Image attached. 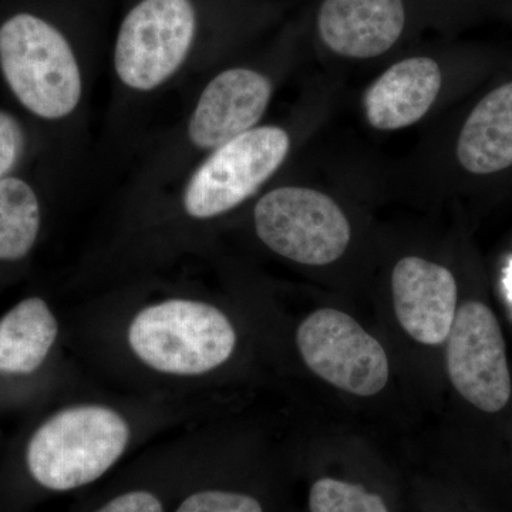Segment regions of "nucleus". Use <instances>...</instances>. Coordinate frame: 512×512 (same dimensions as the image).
<instances>
[{"mask_svg": "<svg viewBox=\"0 0 512 512\" xmlns=\"http://www.w3.org/2000/svg\"><path fill=\"white\" fill-rule=\"evenodd\" d=\"M457 282L447 268L406 256L392 274L393 308L404 332L426 346L446 342L457 313Z\"/></svg>", "mask_w": 512, "mask_h": 512, "instance_id": "obj_10", "label": "nucleus"}, {"mask_svg": "<svg viewBox=\"0 0 512 512\" xmlns=\"http://www.w3.org/2000/svg\"><path fill=\"white\" fill-rule=\"evenodd\" d=\"M192 0H140L124 16L113 52L117 82L127 92L164 89L188 63L197 39Z\"/></svg>", "mask_w": 512, "mask_h": 512, "instance_id": "obj_5", "label": "nucleus"}, {"mask_svg": "<svg viewBox=\"0 0 512 512\" xmlns=\"http://www.w3.org/2000/svg\"><path fill=\"white\" fill-rule=\"evenodd\" d=\"M458 163L468 173H500L512 165V82L474 107L457 141Z\"/></svg>", "mask_w": 512, "mask_h": 512, "instance_id": "obj_13", "label": "nucleus"}, {"mask_svg": "<svg viewBox=\"0 0 512 512\" xmlns=\"http://www.w3.org/2000/svg\"><path fill=\"white\" fill-rule=\"evenodd\" d=\"M291 134L281 126H258L202 156L188 171L178 195L185 218L215 220L254 197L284 165Z\"/></svg>", "mask_w": 512, "mask_h": 512, "instance_id": "obj_4", "label": "nucleus"}, {"mask_svg": "<svg viewBox=\"0 0 512 512\" xmlns=\"http://www.w3.org/2000/svg\"><path fill=\"white\" fill-rule=\"evenodd\" d=\"M175 512H264L251 495L231 491H200L190 495Z\"/></svg>", "mask_w": 512, "mask_h": 512, "instance_id": "obj_18", "label": "nucleus"}, {"mask_svg": "<svg viewBox=\"0 0 512 512\" xmlns=\"http://www.w3.org/2000/svg\"><path fill=\"white\" fill-rule=\"evenodd\" d=\"M296 346L312 373L343 392L376 396L389 382L386 350L338 309L312 312L296 330Z\"/></svg>", "mask_w": 512, "mask_h": 512, "instance_id": "obj_7", "label": "nucleus"}, {"mask_svg": "<svg viewBox=\"0 0 512 512\" xmlns=\"http://www.w3.org/2000/svg\"><path fill=\"white\" fill-rule=\"evenodd\" d=\"M446 343L454 389L478 410H503L510 402L512 383L503 332L493 311L481 302L463 303Z\"/></svg>", "mask_w": 512, "mask_h": 512, "instance_id": "obj_8", "label": "nucleus"}, {"mask_svg": "<svg viewBox=\"0 0 512 512\" xmlns=\"http://www.w3.org/2000/svg\"><path fill=\"white\" fill-rule=\"evenodd\" d=\"M272 97L274 82L259 70L235 66L215 74L202 87L185 120L184 153L192 158L205 156L258 127Z\"/></svg>", "mask_w": 512, "mask_h": 512, "instance_id": "obj_9", "label": "nucleus"}, {"mask_svg": "<svg viewBox=\"0 0 512 512\" xmlns=\"http://www.w3.org/2000/svg\"><path fill=\"white\" fill-rule=\"evenodd\" d=\"M443 86L439 63L427 56L394 63L363 97L367 123L379 131L413 126L429 113Z\"/></svg>", "mask_w": 512, "mask_h": 512, "instance_id": "obj_12", "label": "nucleus"}, {"mask_svg": "<svg viewBox=\"0 0 512 512\" xmlns=\"http://www.w3.org/2000/svg\"><path fill=\"white\" fill-rule=\"evenodd\" d=\"M256 235L274 254L308 266H325L345 254L352 228L338 202L302 185L265 192L254 207Z\"/></svg>", "mask_w": 512, "mask_h": 512, "instance_id": "obj_6", "label": "nucleus"}, {"mask_svg": "<svg viewBox=\"0 0 512 512\" xmlns=\"http://www.w3.org/2000/svg\"><path fill=\"white\" fill-rule=\"evenodd\" d=\"M59 325L49 303L23 299L0 319V373L30 375L55 346Z\"/></svg>", "mask_w": 512, "mask_h": 512, "instance_id": "obj_14", "label": "nucleus"}, {"mask_svg": "<svg viewBox=\"0 0 512 512\" xmlns=\"http://www.w3.org/2000/svg\"><path fill=\"white\" fill-rule=\"evenodd\" d=\"M96 512H164L163 504L148 491L121 494Z\"/></svg>", "mask_w": 512, "mask_h": 512, "instance_id": "obj_19", "label": "nucleus"}, {"mask_svg": "<svg viewBox=\"0 0 512 512\" xmlns=\"http://www.w3.org/2000/svg\"><path fill=\"white\" fill-rule=\"evenodd\" d=\"M42 194L26 170L0 181V264H16L32 254L45 221Z\"/></svg>", "mask_w": 512, "mask_h": 512, "instance_id": "obj_15", "label": "nucleus"}, {"mask_svg": "<svg viewBox=\"0 0 512 512\" xmlns=\"http://www.w3.org/2000/svg\"><path fill=\"white\" fill-rule=\"evenodd\" d=\"M311 512H389L377 494L367 493L362 485L335 478H322L309 494Z\"/></svg>", "mask_w": 512, "mask_h": 512, "instance_id": "obj_17", "label": "nucleus"}, {"mask_svg": "<svg viewBox=\"0 0 512 512\" xmlns=\"http://www.w3.org/2000/svg\"><path fill=\"white\" fill-rule=\"evenodd\" d=\"M403 0H323L318 33L323 45L346 59H373L390 49L406 28Z\"/></svg>", "mask_w": 512, "mask_h": 512, "instance_id": "obj_11", "label": "nucleus"}, {"mask_svg": "<svg viewBox=\"0 0 512 512\" xmlns=\"http://www.w3.org/2000/svg\"><path fill=\"white\" fill-rule=\"evenodd\" d=\"M128 346L144 365L171 376H200L227 363L237 346L231 320L217 306L170 298L137 312Z\"/></svg>", "mask_w": 512, "mask_h": 512, "instance_id": "obj_2", "label": "nucleus"}, {"mask_svg": "<svg viewBox=\"0 0 512 512\" xmlns=\"http://www.w3.org/2000/svg\"><path fill=\"white\" fill-rule=\"evenodd\" d=\"M42 143L26 117L18 110L0 106V181L25 171Z\"/></svg>", "mask_w": 512, "mask_h": 512, "instance_id": "obj_16", "label": "nucleus"}, {"mask_svg": "<svg viewBox=\"0 0 512 512\" xmlns=\"http://www.w3.org/2000/svg\"><path fill=\"white\" fill-rule=\"evenodd\" d=\"M0 80L42 140L83 103L82 64L72 43L55 23L26 10L0 23Z\"/></svg>", "mask_w": 512, "mask_h": 512, "instance_id": "obj_1", "label": "nucleus"}, {"mask_svg": "<svg viewBox=\"0 0 512 512\" xmlns=\"http://www.w3.org/2000/svg\"><path fill=\"white\" fill-rule=\"evenodd\" d=\"M131 430L117 410L103 404L66 407L33 434L26 463L37 483L69 491L99 480L130 443Z\"/></svg>", "mask_w": 512, "mask_h": 512, "instance_id": "obj_3", "label": "nucleus"}]
</instances>
